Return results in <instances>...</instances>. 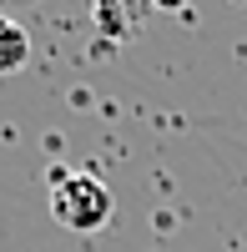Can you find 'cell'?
<instances>
[{"label": "cell", "mask_w": 247, "mask_h": 252, "mask_svg": "<svg viewBox=\"0 0 247 252\" xmlns=\"http://www.w3.org/2000/svg\"><path fill=\"white\" fill-rule=\"evenodd\" d=\"M26 61H31V35H26V26H15V20L0 15V76L26 71Z\"/></svg>", "instance_id": "cell-2"}, {"label": "cell", "mask_w": 247, "mask_h": 252, "mask_svg": "<svg viewBox=\"0 0 247 252\" xmlns=\"http://www.w3.org/2000/svg\"><path fill=\"white\" fill-rule=\"evenodd\" d=\"M116 202L106 192V182L91 172H76V166H56L51 172V217L71 232H101L111 222Z\"/></svg>", "instance_id": "cell-1"}]
</instances>
